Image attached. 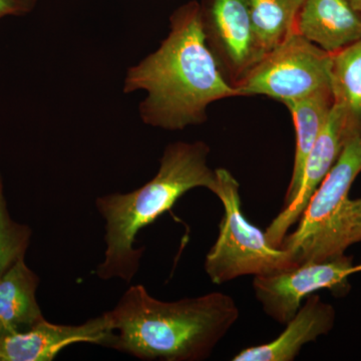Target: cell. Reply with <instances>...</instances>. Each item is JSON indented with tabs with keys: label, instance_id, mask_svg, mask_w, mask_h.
<instances>
[{
	"label": "cell",
	"instance_id": "1",
	"mask_svg": "<svg viewBox=\"0 0 361 361\" xmlns=\"http://www.w3.org/2000/svg\"><path fill=\"white\" fill-rule=\"evenodd\" d=\"M140 90L148 92L140 104L142 122L169 130L201 125L211 104L240 97L206 44L196 0L176 9L160 47L128 70L123 92Z\"/></svg>",
	"mask_w": 361,
	"mask_h": 361
},
{
	"label": "cell",
	"instance_id": "2",
	"mask_svg": "<svg viewBox=\"0 0 361 361\" xmlns=\"http://www.w3.org/2000/svg\"><path fill=\"white\" fill-rule=\"evenodd\" d=\"M104 314L108 348L142 360L202 361L234 326L240 311L222 292L163 301L135 285Z\"/></svg>",
	"mask_w": 361,
	"mask_h": 361
},
{
	"label": "cell",
	"instance_id": "3",
	"mask_svg": "<svg viewBox=\"0 0 361 361\" xmlns=\"http://www.w3.org/2000/svg\"><path fill=\"white\" fill-rule=\"evenodd\" d=\"M206 142H176L164 151L153 179L128 194L99 197L96 207L106 221V252L97 266L101 279L120 278L130 283L139 270L145 248H135L137 234L167 213L180 197L196 188L215 192L217 178L208 165Z\"/></svg>",
	"mask_w": 361,
	"mask_h": 361
},
{
	"label": "cell",
	"instance_id": "4",
	"mask_svg": "<svg viewBox=\"0 0 361 361\" xmlns=\"http://www.w3.org/2000/svg\"><path fill=\"white\" fill-rule=\"evenodd\" d=\"M215 172L217 186L214 194L222 202L224 215L218 238L205 259L211 281L221 285L247 275L274 274L296 265L298 262L290 251L271 245L265 232L247 220L236 178L227 169Z\"/></svg>",
	"mask_w": 361,
	"mask_h": 361
},
{
	"label": "cell",
	"instance_id": "5",
	"mask_svg": "<svg viewBox=\"0 0 361 361\" xmlns=\"http://www.w3.org/2000/svg\"><path fill=\"white\" fill-rule=\"evenodd\" d=\"M332 54L294 32L234 85L240 97L265 96L282 104L331 87Z\"/></svg>",
	"mask_w": 361,
	"mask_h": 361
},
{
	"label": "cell",
	"instance_id": "6",
	"mask_svg": "<svg viewBox=\"0 0 361 361\" xmlns=\"http://www.w3.org/2000/svg\"><path fill=\"white\" fill-rule=\"evenodd\" d=\"M360 271L361 264L345 255L302 261L281 272L254 277V295L266 314L286 324L308 296L322 289L345 293L349 277Z\"/></svg>",
	"mask_w": 361,
	"mask_h": 361
},
{
	"label": "cell",
	"instance_id": "7",
	"mask_svg": "<svg viewBox=\"0 0 361 361\" xmlns=\"http://www.w3.org/2000/svg\"><path fill=\"white\" fill-rule=\"evenodd\" d=\"M360 173L361 135H355L349 137L336 163L311 196L296 229L283 240L282 248L290 251L297 262L317 260L334 218Z\"/></svg>",
	"mask_w": 361,
	"mask_h": 361
},
{
	"label": "cell",
	"instance_id": "8",
	"mask_svg": "<svg viewBox=\"0 0 361 361\" xmlns=\"http://www.w3.org/2000/svg\"><path fill=\"white\" fill-rule=\"evenodd\" d=\"M206 44L234 87L262 59L246 0H202Z\"/></svg>",
	"mask_w": 361,
	"mask_h": 361
},
{
	"label": "cell",
	"instance_id": "9",
	"mask_svg": "<svg viewBox=\"0 0 361 361\" xmlns=\"http://www.w3.org/2000/svg\"><path fill=\"white\" fill-rule=\"evenodd\" d=\"M348 140L343 113L334 104L329 120L307 157L302 180L295 198L288 205L283 206L265 230L266 237L271 245L281 247L289 230L302 215L311 196L336 163Z\"/></svg>",
	"mask_w": 361,
	"mask_h": 361
},
{
	"label": "cell",
	"instance_id": "10",
	"mask_svg": "<svg viewBox=\"0 0 361 361\" xmlns=\"http://www.w3.org/2000/svg\"><path fill=\"white\" fill-rule=\"evenodd\" d=\"M108 339L104 314L80 325L54 324L44 319L26 331L0 336V361H51L73 344L106 346Z\"/></svg>",
	"mask_w": 361,
	"mask_h": 361
},
{
	"label": "cell",
	"instance_id": "11",
	"mask_svg": "<svg viewBox=\"0 0 361 361\" xmlns=\"http://www.w3.org/2000/svg\"><path fill=\"white\" fill-rule=\"evenodd\" d=\"M334 306L312 294L305 299L284 331L267 343L251 346L237 353L234 361H293L305 344L326 336L336 322Z\"/></svg>",
	"mask_w": 361,
	"mask_h": 361
},
{
	"label": "cell",
	"instance_id": "12",
	"mask_svg": "<svg viewBox=\"0 0 361 361\" xmlns=\"http://www.w3.org/2000/svg\"><path fill=\"white\" fill-rule=\"evenodd\" d=\"M296 32L329 54L361 40V13L348 0H305Z\"/></svg>",
	"mask_w": 361,
	"mask_h": 361
},
{
	"label": "cell",
	"instance_id": "13",
	"mask_svg": "<svg viewBox=\"0 0 361 361\" xmlns=\"http://www.w3.org/2000/svg\"><path fill=\"white\" fill-rule=\"evenodd\" d=\"M39 284L25 258L0 278V336L26 331L44 319L35 296Z\"/></svg>",
	"mask_w": 361,
	"mask_h": 361
},
{
	"label": "cell",
	"instance_id": "14",
	"mask_svg": "<svg viewBox=\"0 0 361 361\" xmlns=\"http://www.w3.org/2000/svg\"><path fill=\"white\" fill-rule=\"evenodd\" d=\"M283 104L290 111L296 135L293 171L284 199V206H286L293 201L298 192L306 160L329 120L334 108V97L331 87H327L316 90L310 96L286 102Z\"/></svg>",
	"mask_w": 361,
	"mask_h": 361
},
{
	"label": "cell",
	"instance_id": "15",
	"mask_svg": "<svg viewBox=\"0 0 361 361\" xmlns=\"http://www.w3.org/2000/svg\"><path fill=\"white\" fill-rule=\"evenodd\" d=\"M331 90L341 109L348 139L361 135V40L332 54Z\"/></svg>",
	"mask_w": 361,
	"mask_h": 361
},
{
	"label": "cell",
	"instance_id": "16",
	"mask_svg": "<svg viewBox=\"0 0 361 361\" xmlns=\"http://www.w3.org/2000/svg\"><path fill=\"white\" fill-rule=\"evenodd\" d=\"M263 56L296 32L305 0H246Z\"/></svg>",
	"mask_w": 361,
	"mask_h": 361
},
{
	"label": "cell",
	"instance_id": "17",
	"mask_svg": "<svg viewBox=\"0 0 361 361\" xmlns=\"http://www.w3.org/2000/svg\"><path fill=\"white\" fill-rule=\"evenodd\" d=\"M361 242V198L346 199L338 212L326 238L323 242L317 260L344 255L348 247Z\"/></svg>",
	"mask_w": 361,
	"mask_h": 361
},
{
	"label": "cell",
	"instance_id": "18",
	"mask_svg": "<svg viewBox=\"0 0 361 361\" xmlns=\"http://www.w3.org/2000/svg\"><path fill=\"white\" fill-rule=\"evenodd\" d=\"M32 235V229L27 225L20 224L11 218L0 172V278L11 266L25 258Z\"/></svg>",
	"mask_w": 361,
	"mask_h": 361
},
{
	"label": "cell",
	"instance_id": "19",
	"mask_svg": "<svg viewBox=\"0 0 361 361\" xmlns=\"http://www.w3.org/2000/svg\"><path fill=\"white\" fill-rule=\"evenodd\" d=\"M39 0H0V20L6 16H23L32 13Z\"/></svg>",
	"mask_w": 361,
	"mask_h": 361
},
{
	"label": "cell",
	"instance_id": "20",
	"mask_svg": "<svg viewBox=\"0 0 361 361\" xmlns=\"http://www.w3.org/2000/svg\"><path fill=\"white\" fill-rule=\"evenodd\" d=\"M349 4H351L356 11H360L361 13V0H348Z\"/></svg>",
	"mask_w": 361,
	"mask_h": 361
}]
</instances>
